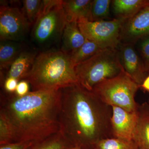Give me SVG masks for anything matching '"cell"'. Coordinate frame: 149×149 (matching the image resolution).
<instances>
[{"label": "cell", "instance_id": "cell-1", "mask_svg": "<svg viewBox=\"0 0 149 149\" xmlns=\"http://www.w3.org/2000/svg\"><path fill=\"white\" fill-rule=\"evenodd\" d=\"M111 106L78 83L61 89L60 132L74 148L94 149L100 140L113 138Z\"/></svg>", "mask_w": 149, "mask_h": 149}, {"label": "cell", "instance_id": "cell-2", "mask_svg": "<svg viewBox=\"0 0 149 149\" xmlns=\"http://www.w3.org/2000/svg\"><path fill=\"white\" fill-rule=\"evenodd\" d=\"M0 116L10 126L13 143L37 142L60 132L61 89L30 91L22 97L1 93Z\"/></svg>", "mask_w": 149, "mask_h": 149}, {"label": "cell", "instance_id": "cell-3", "mask_svg": "<svg viewBox=\"0 0 149 149\" xmlns=\"http://www.w3.org/2000/svg\"><path fill=\"white\" fill-rule=\"evenodd\" d=\"M70 54L62 51L40 53L26 77L32 91L60 90L77 83Z\"/></svg>", "mask_w": 149, "mask_h": 149}, {"label": "cell", "instance_id": "cell-4", "mask_svg": "<svg viewBox=\"0 0 149 149\" xmlns=\"http://www.w3.org/2000/svg\"><path fill=\"white\" fill-rule=\"evenodd\" d=\"M77 83L89 91L104 80L113 78L124 71L117 49H103L75 65Z\"/></svg>", "mask_w": 149, "mask_h": 149}, {"label": "cell", "instance_id": "cell-5", "mask_svg": "<svg viewBox=\"0 0 149 149\" xmlns=\"http://www.w3.org/2000/svg\"><path fill=\"white\" fill-rule=\"evenodd\" d=\"M61 0H43L33 26L32 37L41 46H49L62 37L67 23Z\"/></svg>", "mask_w": 149, "mask_h": 149}, {"label": "cell", "instance_id": "cell-6", "mask_svg": "<svg viewBox=\"0 0 149 149\" xmlns=\"http://www.w3.org/2000/svg\"><path fill=\"white\" fill-rule=\"evenodd\" d=\"M139 88L140 85L123 71L99 83L93 91L107 104L132 112L138 111L139 109L135 96Z\"/></svg>", "mask_w": 149, "mask_h": 149}, {"label": "cell", "instance_id": "cell-7", "mask_svg": "<svg viewBox=\"0 0 149 149\" xmlns=\"http://www.w3.org/2000/svg\"><path fill=\"white\" fill-rule=\"evenodd\" d=\"M124 22L117 18L98 21L80 19L77 24L87 40L102 49H116L121 43L120 33Z\"/></svg>", "mask_w": 149, "mask_h": 149}, {"label": "cell", "instance_id": "cell-8", "mask_svg": "<svg viewBox=\"0 0 149 149\" xmlns=\"http://www.w3.org/2000/svg\"><path fill=\"white\" fill-rule=\"evenodd\" d=\"M31 26L22 10L5 4L0 8V39L17 41L22 40Z\"/></svg>", "mask_w": 149, "mask_h": 149}, {"label": "cell", "instance_id": "cell-9", "mask_svg": "<svg viewBox=\"0 0 149 149\" xmlns=\"http://www.w3.org/2000/svg\"><path fill=\"white\" fill-rule=\"evenodd\" d=\"M149 35V3L132 18L124 21L120 33L121 43L135 44Z\"/></svg>", "mask_w": 149, "mask_h": 149}, {"label": "cell", "instance_id": "cell-10", "mask_svg": "<svg viewBox=\"0 0 149 149\" xmlns=\"http://www.w3.org/2000/svg\"><path fill=\"white\" fill-rule=\"evenodd\" d=\"M134 45L121 43L117 49L124 71L140 86L148 76V73Z\"/></svg>", "mask_w": 149, "mask_h": 149}, {"label": "cell", "instance_id": "cell-11", "mask_svg": "<svg viewBox=\"0 0 149 149\" xmlns=\"http://www.w3.org/2000/svg\"><path fill=\"white\" fill-rule=\"evenodd\" d=\"M111 107V123L113 138L133 141L138 122V111L132 112L119 107Z\"/></svg>", "mask_w": 149, "mask_h": 149}, {"label": "cell", "instance_id": "cell-12", "mask_svg": "<svg viewBox=\"0 0 149 149\" xmlns=\"http://www.w3.org/2000/svg\"><path fill=\"white\" fill-rule=\"evenodd\" d=\"M91 0L63 1L67 22H78L80 19L90 20Z\"/></svg>", "mask_w": 149, "mask_h": 149}, {"label": "cell", "instance_id": "cell-13", "mask_svg": "<svg viewBox=\"0 0 149 149\" xmlns=\"http://www.w3.org/2000/svg\"><path fill=\"white\" fill-rule=\"evenodd\" d=\"M37 56L32 51H22L11 65L5 79L12 77L19 82L23 80L31 69Z\"/></svg>", "mask_w": 149, "mask_h": 149}, {"label": "cell", "instance_id": "cell-14", "mask_svg": "<svg viewBox=\"0 0 149 149\" xmlns=\"http://www.w3.org/2000/svg\"><path fill=\"white\" fill-rule=\"evenodd\" d=\"M138 120L133 141L140 148L149 149V105H139Z\"/></svg>", "mask_w": 149, "mask_h": 149}, {"label": "cell", "instance_id": "cell-15", "mask_svg": "<svg viewBox=\"0 0 149 149\" xmlns=\"http://www.w3.org/2000/svg\"><path fill=\"white\" fill-rule=\"evenodd\" d=\"M61 38V51L69 54L83 45L87 40L76 22H67Z\"/></svg>", "mask_w": 149, "mask_h": 149}, {"label": "cell", "instance_id": "cell-16", "mask_svg": "<svg viewBox=\"0 0 149 149\" xmlns=\"http://www.w3.org/2000/svg\"><path fill=\"white\" fill-rule=\"evenodd\" d=\"M149 3L148 0H113L111 4L116 18L125 21L136 15Z\"/></svg>", "mask_w": 149, "mask_h": 149}, {"label": "cell", "instance_id": "cell-17", "mask_svg": "<svg viewBox=\"0 0 149 149\" xmlns=\"http://www.w3.org/2000/svg\"><path fill=\"white\" fill-rule=\"evenodd\" d=\"M22 50L21 43L17 41L2 40L0 42V69H9Z\"/></svg>", "mask_w": 149, "mask_h": 149}, {"label": "cell", "instance_id": "cell-18", "mask_svg": "<svg viewBox=\"0 0 149 149\" xmlns=\"http://www.w3.org/2000/svg\"><path fill=\"white\" fill-rule=\"evenodd\" d=\"M74 147L60 132L33 143L28 149H72Z\"/></svg>", "mask_w": 149, "mask_h": 149}, {"label": "cell", "instance_id": "cell-19", "mask_svg": "<svg viewBox=\"0 0 149 149\" xmlns=\"http://www.w3.org/2000/svg\"><path fill=\"white\" fill-rule=\"evenodd\" d=\"M102 49L92 41L86 40L83 45L70 54L71 61L74 66L95 55Z\"/></svg>", "mask_w": 149, "mask_h": 149}, {"label": "cell", "instance_id": "cell-20", "mask_svg": "<svg viewBox=\"0 0 149 149\" xmlns=\"http://www.w3.org/2000/svg\"><path fill=\"white\" fill-rule=\"evenodd\" d=\"M133 141H126L117 138L102 139L95 144L94 149H139Z\"/></svg>", "mask_w": 149, "mask_h": 149}, {"label": "cell", "instance_id": "cell-21", "mask_svg": "<svg viewBox=\"0 0 149 149\" xmlns=\"http://www.w3.org/2000/svg\"><path fill=\"white\" fill-rule=\"evenodd\" d=\"M111 0H93L91 9L90 21L105 20L109 15Z\"/></svg>", "mask_w": 149, "mask_h": 149}, {"label": "cell", "instance_id": "cell-22", "mask_svg": "<svg viewBox=\"0 0 149 149\" xmlns=\"http://www.w3.org/2000/svg\"><path fill=\"white\" fill-rule=\"evenodd\" d=\"M22 2V10L29 24L34 25L40 13L42 1L24 0Z\"/></svg>", "mask_w": 149, "mask_h": 149}, {"label": "cell", "instance_id": "cell-23", "mask_svg": "<svg viewBox=\"0 0 149 149\" xmlns=\"http://www.w3.org/2000/svg\"><path fill=\"white\" fill-rule=\"evenodd\" d=\"M13 143L10 126L5 118L0 116V145Z\"/></svg>", "mask_w": 149, "mask_h": 149}, {"label": "cell", "instance_id": "cell-24", "mask_svg": "<svg viewBox=\"0 0 149 149\" xmlns=\"http://www.w3.org/2000/svg\"><path fill=\"white\" fill-rule=\"evenodd\" d=\"M139 50L141 59L149 73V35L139 40Z\"/></svg>", "mask_w": 149, "mask_h": 149}, {"label": "cell", "instance_id": "cell-25", "mask_svg": "<svg viewBox=\"0 0 149 149\" xmlns=\"http://www.w3.org/2000/svg\"><path fill=\"white\" fill-rule=\"evenodd\" d=\"M35 142L22 141L0 145V149H28Z\"/></svg>", "mask_w": 149, "mask_h": 149}, {"label": "cell", "instance_id": "cell-26", "mask_svg": "<svg viewBox=\"0 0 149 149\" xmlns=\"http://www.w3.org/2000/svg\"><path fill=\"white\" fill-rule=\"evenodd\" d=\"M18 82V80L12 77L6 78L2 84L6 93H15Z\"/></svg>", "mask_w": 149, "mask_h": 149}, {"label": "cell", "instance_id": "cell-27", "mask_svg": "<svg viewBox=\"0 0 149 149\" xmlns=\"http://www.w3.org/2000/svg\"><path fill=\"white\" fill-rule=\"evenodd\" d=\"M29 83L26 80H22L19 81L15 93L19 97H22L29 93Z\"/></svg>", "mask_w": 149, "mask_h": 149}, {"label": "cell", "instance_id": "cell-28", "mask_svg": "<svg viewBox=\"0 0 149 149\" xmlns=\"http://www.w3.org/2000/svg\"><path fill=\"white\" fill-rule=\"evenodd\" d=\"M140 88L143 89L144 91L149 93V74L145 78L143 83L140 85Z\"/></svg>", "mask_w": 149, "mask_h": 149}, {"label": "cell", "instance_id": "cell-29", "mask_svg": "<svg viewBox=\"0 0 149 149\" xmlns=\"http://www.w3.org/2000/svg\"><path fill=\"white\" fill-rule=\"evenodd\" d=\"M148 104L149 105V100H148Z\"/></svg>", "mask_w": 149, "mask_h": 149}, {"label": "cell", "instance_id": "cell-30", "mask_svg": "<svg viewBox=\"0 0 149 149\" xmlns=\"http://www.w3.org/2000/svg\"><path fill=\"white\" fill-rule=\"evenodd\" d=\"M73 149H79L76 148H73Z\"/></svg>", "mask_w": 149, "mask_h": 149}, {"label": "cell", "instance_id": "cell-31", "mask_svg": "<svg viewBox=\"0 0 149 149\" xmlns=\"http://www.w3.org/2000/svg\"><path fill=\"white\" fill-rule=\"evenodd\" d=\"M139 149H143L140 148H139Z\"/></svg>", "mask_w": 149, "mask_h": 149}, {"label": "cell", "instance_id": "cell-32", "mask_svg": "<svg viewBox=\"0 0 149 149\" xmlns=\"http://www.w3.org/2000/svg\"></svg>", "mask_w": 149, "mask_h": 149}]
</instances>
